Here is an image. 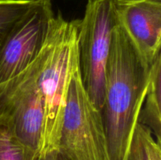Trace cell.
I'll return each mask as SVG.
<instances>
[{
	"mask_svg": "<svg viewBox=\"0 0 161 160\" xmlns=\"http://www.w3.org/2000/svg\"><path fill=\"white\" fill-rule=\"evenodd\" d=\"M36 0H0V50L15 24L32 7Z\"/></svg>",
	"mask_w": 161,
	"mask_h": 160,
	"instance_id": "obj_11",
	"label": "cell"
},
{
	"mask_svg": "<svg viewBox=\"0 0 161 160\" xmlns=\"http://www.w3.org/2000/svg\"><path fill=\"white\" fill-rule=\"evenodd\" d=\"M36 160H69L58 150H52L39 154Z\"/></svg>",
	"mask_w": 161,
	"mask_h": 160,
	"instance_id": "obj_12",
	"label": "cell"
},
{
	"mask_svg": "<svg viewBox=\"0 0 161 160\" xmlns=\"http://www.w3.org/2000/svg\"><path fill=\"white\" fill-rule=\"evenodd\" d=\"M149 69L118 24L112 38L102 110L108 160L125 159L147 92Z\"/></svg>",
	"mask_w": 161,
	"mask_h": 160,
	"instance_id": "obj_1",
	"label": "cell"
},
{
	"mask_svg": "<svg viewBox=\"0 0 161 160\" xmlns=\"http://www.w3.org/2000/svg\"><path fill=\"white\" fill-rule=\"evenodd\" d=\"M119 24L150 67L161 48V0H114Z\"/></svg>",
	"mask_w": 161,
	"mask_h": 160,
	"instance_id": "obj_7",
	"label": "cell"
},
{
	"mask_svg": "<svg viewBox=\"0 0 161 160\" xmlns=\"http://www.w3.org/2000/svg\"><path fill=\"white\" fill-rule=\"evenodd\" d=\"M124 160H161V141L149 128L137 122Z\"/></svg>",
	"mask_w": 161,
	"mask_h": 160,
	"instance_id": "obj_9",
	"label": "cell"
},
{
	"mask_svg": "<svg viewBox=\"0 0 161 160\" xmlns=\"http://www.w3.org/2000/svg\"><path fill=\"white\" fill-rule=\"evenodd\" d=\"M58 150L69 160H108L102 113L88 96L80 70L69 86Z\"/></svg>",
	"mask_w": 161,
	"mask_h": 160,
	"instance_id": "obj_4",
	"label": "cell"
},
{
	"mask_svg": "<svg viewBox=\"0 0 161 160\" xmlns=\"http://www.w3.org/2000/svg\"><path fill=\"white\" fill-rule=\"evenodd\" d=\"M161 54L157 56L149 69L147 92L138 118V123L149 128L161 141Z\"/></svg>",
	"mask_w": 161,
	"mask_h": 160,
	"instance_id": "obj_8",
	"label": "cell"
},
{
	"mask_svg": "<svg viewBox=\"0 0 161 160\" xmlns=\"http://www.w3.org/2000/svg\"><path fill=\"white\" fill-rule=\"evenodd\" d=\"M114 0H88L79 20V64L83 86L94 105L102 111L105 76L112 38L118 25Z\"/></svg>",
	"mask_w": 161,
	"mask_h": 160,
	"instance_id": "obj_3",
	"label": "cell"
},
{
	"mask_svg": "<svg viewBox=\"0 0 161 160\" xmlns=\"http://www.w3.org/2000/svg\"><path fill=\"white\" fill-rule=\"evenodd\" d=\"M53 17L50 0H36L15 24L0 50V83L23 72L36 59Z\"/></svg>",
	"mask_w": 161,
	"mask_h": 160,
	"instance_id": "obj_6",
	"label": "cell"
},
{
	"mask_svg": "<svg viewBox=\"0 0 161 160\" xmlns=\"http://www.w3.org/2000/svg\"><path fill=\"white\" fill-rule=\"evenodd\" d=\"M78 23L79 20H65L60 13L50 22L47 54L39 75L44 120L39 154L58 150L69 86L74 74L80 70Z\"/></svg>",
	"mask_w": 161,
	"mask_h": 160,
	"instance_id": "obj_2",
	"label": "cell"
},
{
	"mask_svg": "<svg viewBox=\"0 0 161 160\" xmlns=\"http://www.w3.org/2000/svg\"><path fill=\"white\" fill-rule=\"evenodd\" d=\"M38 155L24 145L10 120L0 118V160H36Z\"/></svg>",
	"mask_w": 161,
	"mask_h": 160,
	"instance_id": "obj_10",
	"label": "cell"
},
{
	"mask_svg": "<svg viewBox=\"0 0 161 160\" xmlns=\"http://www.w3.org/2000/svg\"><path fill=\"white\" fill-rule=\"evenodd\" d=\"M46 54L45 42L39 56L27 68L0 83V118L10 120L20 142L38 155L44 120L39 75Z\"/></svg>",
	"mask_w": 161,
	"mask_h": 160,
	"instance_id": "obj_5",
	"label": "cell"
}]
</instances>
